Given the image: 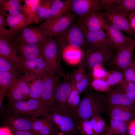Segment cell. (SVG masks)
Instances as JSON below:
<instances>
[{"label": "cell", "instance_id": "obj_1", "mask_svg": "<svg viewBox=\"0 0 135 135\" xmlns=\"http://www.w3.org/2000/svg\"><path fill=\"white\" fill-rule=\"evenodd\" d=\"M107 106L99 92L87 91L80 102L77 111V122L82 120H90L93 117L106 114Z\"/></svg>", "mask_w": 135, "mask_h": 135}, {"label": "cell", "instance_id": "obj_2", "mask_svg": "<svg viewBox=\"0 0 135 135\" xmlns=\"http://www.w3.org/2000/svg\"><path fill=\"white\" fill-rule=\"evenodd\" d=\"M48 117L55 128L62 133L71 135L77 133L78 122L66 106L52 105L49 107Z\"/></svg>", "mask_w": 135, "mask_h": 135}, {"label": "cell", "instance_id": "obj_3", "mask_svg": "<svg viewBox=\"0 0 135 135\" xmlns=\"http://www.w3.org/2000/svg\"><path fill=\"white\" fill-rule=\"evenodd\" d=\"M105 6L103 14L108 21L131 37L135 38V32L121 8L112 0H103Z\"/></svg>", "mask_w": 135, "mask_h": 135}, {"label": "cell", "instance_id": "obj_4", "mask_svg": "<svg viewBox=\"0 0 135 135\" xmlns=\"http://www.w3.org/2000/svg\"><path fill=\"white\" fill-rule=\"evenodd\" d=\"M11 102V108L14 111L31 120L48 116L49 107L43 105L37 99L30 98L27 101Z\"/></svg>", "mask_w": 135, "mask_h": 135}, {"label": "cell", "instance_id": "obj_5", "mask_svg": "<svg viewBox=\"0 0 135 135\" xmlns=\"http://www.w3.org/2000/svg\"><path fill=\"white\" fill-rule=\"evenodd\" d=\"M75 16L70 12L54 20L46 21L38 28L48 36H59L73 24Z\"/></svg>", "mask_w": 135, "mask_h": 135}, {"label": "cell", "instance_id": "obj_6", "mask_svg": "<svg viewBox=\"0 0 135 135\" xmlns=\"http://www.w3.org/2000/svg\"><path fill=\"white\" fill-rule=\"evenodd\" d=\"M32 74L26 71L14 81L6 92L11 102L24 100L30 98V81Z\"/></svg>", "mask_w": 135, "mask_h": 135}, {"label": "cell", "instance_id": "obj_7", "mask_svg": "<svg viewBox=\"0 0 135 135\" xmlns=\"http://www.w3.org/2000/svg\"><path fill=\"white\" fill-rule=\"evenodd\" d=\"M101 94L107 107L116 105L135 106V99L125 92L119 84L112 87L110 90Z\"/></svg>", "mask_w": 135, "mask_h": 135}, {"label": "cell", "instance_id": "obj_8", "mask_svg": "<svg viewBox=\"0 0 135 135\" xmlns=\"http://www.w3.org/2000/svg\"><path fill=\"white\" fill-rule=\"evenodd\" d=\"M62 48L69 46L80 48L86 43L82 25L74 24L58 36Z\"/></svg>", "mask_w": 135, "mask_h": 135}, {"label": "cell", "instance_id": "obj_9", "mask_svg": "<svg viewBox=\"0 0 135 135\" xmlns=\"http://www.w3.org/2000/svg\"><path fill=\"white\" fill-rule=\"evenodd\" d=\"M82 25L85 32L86 43L91 47V49L103 52H113L114 49L112 46L106 32L104 31H91Z\"/></svg>", "mask_w": 135, "mask_h": 135}, {"label": "cell", "instance_id": "obj_10", "mask_svg": "<svg viewBox=\"0 0 135 135\" xmlns=\"http://www.w3.org/2000/svg\"><path fill=\"white\" fill-rule=\"evenodd\" d=\"M104 7L102 0H71L70 12L78 15L81 22L91 12Z\"/></svg>", "mask_w": 135, "mask_h": 135}, {"label": "cell", "instance_id": "obj_11", "mask_svg": "<svg viewBox=\"0 0 135 135\" xmlns=\"http://www.w3.org/2000/svg\"><path fill=\"white\" fill-rule=\"evenodd\" d=\"M16 44V39L0 38V56L9 60L20 73H25L21 59L17 56Z\"/></svg>", "mask_w": 135, "mask_h": 135}, {"label": "cell", "instance_id": "obj_12", "mask_svg": "<svg viewBox=\"0 0 135 135\" xmlns=\"http://www.w3.org/2000/svg\"><path fill=\"white\" fill-rule=\"evenodd\" d=\"M42 55L43 58L56 73L59 69L58 61L60 52L57 43L53 37L49 36L43 46Z\"/></svg>", "mask_w": 135, "mask_h": 135}, {"label": "cell", "instance_id": "obj_13", "mask_svg": "<svg viewBox=\"0 0 135 135\" xmlns=\"http://www.w3.org/2000/svg\"><path fill=\"white\" fill-rule=\"evenodd\" d=\"M135 47V38L127 42L113 58V63L122 72L133 63L132 55Z\"/></svg>", "mask_w": 135, "mask_h": 135}, {"label": "cell", "instance_id": "obj_14", "mask_svg": "<svg viewBox=\"0 0 135 135\" xmlns=\"http://www.w3.org/2000/svg\"><path fill=\"white\" fill-rule=\"evenodd\" d=\"M22 64L26 71L37 77L44 78L48 72H55L42 58L21 59Z\"/></svg>", "mask_w": 135, "mask_h": 135}, {"label": "cell", "instance_id": "obj_15", "mask_svg": "<svg viewBox=\"0 0 135 135\" xmlns=\"http://www.w3.org/2000/svg\"><path fill=\"white\" fill-rule=\"evenodd\" d=\"M106 114L110 118L129 123L135 118V106L120 105L107 107Z\"/></svg>", "mask_w": 135, "mask_h": 135}, {"label": "cell", "instance_id": "obj_16", "mask_svg": "<svg viewBox=\"0 0 135 135\" xmlns=\"http://www.w3.org/2000/svg\"><path fill=\"white\" fill-rule=\"evenodd\" d=\"M21 32L16 38V42L44 44L49 37L38 27L32 26L25 28Z\"/></svg>", "mask_w": 135, "mask_h": 135}, {"label": "cell", "instance_id": "obj_17", "mask_svg": "<svg viewBox=\"0 0 135 135\" xmlns=\"http://www.w3.org/2000/svg\"><path fill=\"white\" fill-rule=\"evenodd\" d=\"M56 73H47L44 78L43 88L40 101L44 105L48 107L52 104L53 95L58 78L56 77Z\"/></svg>", "mask_w": 135, "mask_h": 135}, {"label": "cell", "instance_id": "obj_18", "mask_svg": "<svg viewBox=\"0 0 135 135\" xmlns=\"http://www.w3.org/2000/svg\"><path fill=\"white\" fill-rule=\"evenodd\" d=\"M44 44L16 42L17 54L22 60L43 58L42 50Z\"/></svg>", "mask_w": 135, "mask_h": 135}, {"label": "cell", "instance_id": "obj_19", "mask_svg": "<svg viewBox=\"0 0 135 135\" xmlns=\"http://www.w3.org/2000/svg\"><path fill=\"white\" fill-rule=\"evenodd\" d=\"M105 30L112 47L116 50V54L127 42L133 39L124 34L120 30L108 22L106 24Z\"/></svg>", "mask_w": 135, "mask_h": 135}, {"label": "cell", "instance_id": "obj_20", "mask_svg": "<svg viewBox=\"0 0 135 135\" xmlns=\"http://www.w3.org/2000/svg\"><path fill=\"white\" fill-rule=\"evenodd\" d=\"M113 52H106L92 49H86L84 57L88 67L92 70L102 65L113 56Z\"/></svg>", "mask_w": 135, "mask_h": 135}, {"label": "cell", "instance_id": "obj_21", "mask_svg": "<svg viewBox=\"0 0 135 135\" xmlns=\"http://www.w3.org/2000/svg\"><path fill=\"white\" fill-rule=\"evenodd\" d=\"M108 22L103 12L95 11L88 15L80 22L89 30L98 32L104 31Z\"/></svg>", "mask_w": 135, "mask_h": 135}, {"label": "cell", "instance_id": "obj_22", "mask_svg": "<svg viewBox=\"0 0 135 135\" xmlns=\"http://www.w3.org/2000/svg\"><path fill=\"white\" fill-rule=\"evenodd\" d=\"M69 79L68 78L62 82H58L53 95L52 105L66 106L74 83L73 80L70 81Z\"/></svg>", "mask_w": 135, "mask_h": 135}, {"label": "cell", "instance_id": "obj_23", "mask_svg": "<svg viewBox=\"0 0 135 135\" xmlns=\"http://www.w3.org/2000/svg\"><path fill=\"white\" fill-rule=\"evenodd\" d=\"M32 122V132L37 135H52L56 133L54 126L48 116L36 118Z\"/></svg>", "mask_w": 135, "mask_h": 135}, {"label": "cell", "instance_id": "obj_24", "mask_svg": "<svg viewBox=\"0 0 135 135\" xmlns=\"http://www.w3.org/2000/svg\"><path fill=\"white\" fill-rule=\"evenodd\" d=\"M6 25L10 30L21 32L30 24L32 23L24 13L20 12L15 15H8L5 18Z\"/></svg>", "mask_w": 135, "mask_h": 135}, {"label": "cell", "instance_id": "obj_25", "mask_svg": "<svg viewBox=\"0 0 135 135\" xmlns=\"http://www.w3.org/2000/svg\"><path fill=\"white\" fill-rule=\"evenodd\" d=\"M52 3L51 8L50 16L46 21L54 20L70 12L71 0L64 1L52 0Z\"/></svg>", "mask_w": 135, "mask_h": 135}, {"label": "cell", "instance_id": "obj_26", "mask_svg": "<svg viewBox=\"0 0 135 135\" xmlns=\"http://www.w3.org/2000/svg\"><path fill=\"white\" fill-rule=\"evenodd\" d=\"M62 56L64 59L67 63L75 65L81 62L83 54L80 48L69 46L62 49Z\"/></svg>", "mask_w": 135, "mask_h": 135}, {"label": "cell", "instance_id": "obj_27", "mask_svg": "<svg viewBox=\"0 0 135 135\" xmlns=\"http://www.w3.org/2000/svg\"><path fill=\"white\" fill-rule=\"evenodd\" d=\"M32 120L22 117L10 118L8 122L12 130L32 132Z\"/></svg>", "mask_w": 135, "mask_h": 135}, {"label": "cell", "instance_id": "obj_28", "mask_svg": "<svg viewBox=\"0 0 135 135\" xmlns=\"http://www.w3.org/2000/svg\"><path fill=\"white\" fill-rule=\"evenodd\" d=\"M110 118V124L107 131L104 134L113 135L127 134L128 135V123Z\"/></svg>", "mask_w": 135, "mask_h": 135}, {"label": "cell", "instance_id": "obj_29", "mask_svg": "<svg viewBox=\"0 0 135 135\" xmlns=\"http://www.w3.org/2000/svg\"><path fill=\"white\" fill-rule=\"evenodd\" d=\"M20 0H0V14L6 16V12H8L9 15H15L18 14L22 7L20 4Z\"/></svg>", "mask_w": 135, "mask_h": 135}, {"label": "cell", "instance_id": "obj_30", "mask_svg": "<svg viewBox=\"0 0 135 135\" xmlns=\"http://www.w3.org/2000/svg\"><path fill=\"white\" fill-rule=\"evenodd\" d=\"M80 94L75 83L74 82L72 90L67 101L66 106L73 114L76 120L77 111L81 101Z\"/></svg>", "mask_w": 135, "mask_h": 135}, {"label": "cell", "instance_id": "obj_31", "mask_svg": "<svg viewBox=\"0 0 135 135\" xmlns=\"http://www.w3.org/2000/svg\"><path fill=\"white\" fill-rule=\"evenodd\" d=\"M21 73L18 71H0V90L6 92L15 80Z\"/></svg>", "mask_w": 135, "mask_h": 135}, {"label": "cell", "instance_id": "obj_32", "mask_svg": "<svg viewBox=\"0 0 135 135\" xmlns=\"http://www.w3.org/2000/svg\"><path fill=\"white\" fill-rule=\"evenodd\" d=\"M44 78L37 77L32 75L30 82V98L40 101L43 90Z\"/></svg>", "mask_w": 135, "mask_h": 135}, {"label": "cell", "instance_id": "obj_33", "mask_svg": "<svg viewBox=\"0 0 135 135\" xmlns=\"http://www.w3.org/2000/svg\"><path fill=\"white\" fill-rule=\"evenodd\" d=\"M40 0H23L24 4L22 7V12L25 14L32 21V23L38 24L36 14V8Z\"/></svg>", "mask_w": 135, "mask_h": 135}, {"label": "cell", "instance_id": "obj_34", "mask_svg": "<svg viewBox=\"0 0 135 135\" xmlns=\"http://www.w3.org/2000/svg\"><path fill=\"white\" fill-rule=\"evenodd\" d=\"M52 2V0H40L36 8V14L38 22L47 20L50 17L51 8Z\"/></svg>", "mask_w": 135, "mask_h": 135}, {"label": "cell", "instance_id": "obj_35", "mask_svg": "<svg viewBox=\"0 0 135 135\" xmlns=\"http://www.w3.org/2000/svg\"><path fill=\"white\" fill-rule=\"evenodd\" d=\"M92 126L94 135H102L106 133L108 126L106 120L100 116H94L90 119Z\"/></svg>", "mask_w": 135, "mask_h": 135}, {"label": "cell", "instance_id": "obj_36", "mask_svg": "<svg viewBox=\"0 0 135 135\" xmlns=\"http://www.w3.org/2000/svg\"><path fill=\"white\" fill-rule=\"evenodd\" d=\"M106 83L111 87L119 84L124 80L123 73L118 70L108 72L104 79Z\"/></svg>", "mask_w": 135, "mask_h": 135}, {"label": "cell", "instance_id": "obj_37", "mask_svg": "<svg viewBox=\"0 0 135 135\" xmlns=\"http://www.w3.org/2000/svg\"><path fill=\"white\" fill-rule=\"evenodd\" d=\"M118 5L128 16V18L135 13V0H112Z\"/></svg>", "mask_w": 135, "mask_h": 135}, {"label": "cell", "instance_id": "obj_38", "mask_svg": "<svg viewBox=\"0 0 135 135\" xmlns=\"http://www.w3.org/2000/svg\"><path fill=\"white\" fill-rule=\"evenodd\" d=\"M78 129L83 135H94L93 127L90 120H81L77 123Z\"/></svg>", "mask_w": 135, "mask_h": 135}, {"label": "cell", "instance_id": "obj_39", "mask_svg": "<svg viewBox=\"0 0 135 135\" xmlns=\"http://www.w3.org/2000/svg\"><path fill=\"white\" fill-rule=\"evenodd\" d=\"M90 86L96 91L102 92L109 91L111 88L104 80L102 79H94L91 81Z\"/></svg>", "mask_w": 135, "mask_h": 135}, {"label": "cell", "instance_id": "obj_40", "mask_svg": "<svg viewBox=\"0 0 135 135\" xmlns=\"http://www.w3.org/2000/svg\"><path fill=\"white\" fill-rule=\"evenodd\" d=\"M0 71L19 72L9 60L1 56H0Z\"/></svg>", "mask_w": 135, "mask_h": 135}, {"label": "cell", "instance_id": "obj_41", "mask_svg": "<svg viewBox=\"0 0 135 135\" xmlns=\"http://www.w3.org/2000/svg\"><path fill=\"white\" fill-rule=\"evenodd\" d=\"M122 73L124 80L135 84V64L134 62L124 70Z\"/></svg>", "mask_w": 135, "mask_h": 135}, {"label": "cell", "instance_id": "obj_42", "mask_svg": "<svg viewBox=\"0 0 135 135\" xmlns=\"http://www.w3.org/2000/svg\"><path fill=\"white\" fill-rule=\"evenodd\" d=\"M122 88L126 92L132 95L135 99V84L124 80L119 84Z\"/></svg>", "mask_w": 135, "mask_h": 135}, {"label": "cell", "instance_id": "obj_43", "mask_svg": "<svg viewBox=\"0 0 135 135\" xmlns=\"http://www.w3.org/2000/svg\"><path fill=\"white\" fill-rule=\"evenodd\" d=\"M92 70V75L94 79L104 80L108 72L102 67V65L96 67Z\"/></svg>", "mask_w": 135, "mask_h": 135}, {"label": "cell", "instance_id": "obj_44", "mask_svg": "<svg viewBox=\"0 0 135 135\" xmlns=\"http://www.w3.org/2000/svg\"><path fill=\"white\" fill-rule=\"evenodd\" d=\"M88 77L86 75L80 81L75 83L76 87L80 94L85 91L90 85Z\"/></svg>", "mask_w": 135, "mask_h": 135}, {"label": "cell", "instance_id": "obj_45", "mask_svg": "<svg viewBox=\"0 0 135 135\" xmlns=\"http://www.w3.org/2000/svg\"><path fill=\"white\" fill-rule=\"evenodd\" d=\"M77 70L75 71L73 75V81L75 83L80 80L85 76L86 74H84L83 67L81 62Z\"/></svg>", "mask_w": 135, "mask_h": 135}, {"label": "cell", "instance_id": "obj_46", "mask_svg": "<svg viewBox=\"0 0 135 135\" xmlns=\"http://www.w3.org/2000/svg\"><path fill=\"white\" fill-rule=\"evenodd\" d=\"M12 130V135H37L32 132Z\"/></svg>", "mask_w": 135, "mask_h": 135}, {"label": "cell", "instance_id": "obj_47", "mask_svg": "<svg viewBox=\"0 0 135 135\" xmlns=\"http://www.w3.org/2000/svg\"><path fill=\"white\" fill-rule=\"evenodd\" d=\"M0 135H12V132L7 127L0 128Z\"/></svg>", "mask_w": 135, "mask_h": 135}, {"label": "cell", "instance_id": "obj_48", "mask_svg": "<svg viewBox=\"0 0 135 135\" xmlns=\"http://www.w3.org/2000/svg\"><path fill=\"white\" fill-rule=\"evenodd\" d=\"M128 19L132 28L135 32V13L130 16Z\"/></svg>", "mask_w": 135, "mask_h": 135}, {"label": "cell", "instance_id": "obj_49", "mask_svg": "<svg viewBox=\"0 0 135 135\" xmlns=\"http://www.w3.org/2000/svg\"><path fill=\"white\" fill-rule=\"evenodd\" d=\"M6 25L5 17L0 14V28L6 29Z\"/></svg>", "mask_w": 135, "mask_h": 135}, {"label": "cell", "instance_id": "obj_50", "mask_svg": "<svg viewBox=\"0 0 135 135\" xmlns=\"http://www.w3.org/2000/svg\"><path fill=\"white\" fill-rule=\"evenodd\" d=\"M102 135H112L107 134H102ZM127 135V134H124V135Z\"/></svg>", "mask_w": 135, "mask_h": 135}, {"label": "cell", "instance_id": "obj_51", "mask_svg": "<svg viewBox=\"0 0 135 135\" xmlns=\"http://www.w3.org/2000/svg\"><path fill=\"white\" fill-rule=\"evenodd\" d=\"M133 61V62L135 64V57H134V60Z\"/></svg>", "mask_w": 135, "mask_h": 135}]
</instances>
